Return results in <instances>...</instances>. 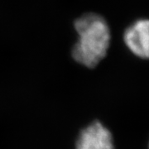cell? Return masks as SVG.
<instances>
[{"label":"cell","instance_id":"obj_1","mask_svg":"<svg viewBox=\"0 0 149 149\" xmlns=\"http://www.w3.org/2000/svg\"><path fill=\"white\" fill-rule=\"evenodd\" d=\"M80 38L72 56L80 64L95 67L106 56L110 42V31L106 21L100 15L88 13L74 22Z\"/></svg>","mask_w":149,"mask_h":149},{"label":"cell","instance_id":"obj_2","mask_svg":"<svg viewBox=\"0 0 149 149\" xmlns=\"http://www.w3.org/2000/svg\"><path fill=\"white\" fill-rule=\"evenodd\" d=\"M75 149H114L113 136L103 123L95 121L81 130Z\"/></svg>","mask_w":149,"mask_h":149},{"label":"cell","instance_id":"obj_3","mask_svg":"<svg viewBox=\"0 0 149 149\" xmlns=\"http://www.w3.org/2000/svg\"><path fill=\"white\" fill-rule=\"evenodd\" d=\"M124 42L136 56L149 59V19L135 22L123 35Z\"/></svg>","mask_w":149,"mask_h":149}]
</instances>
